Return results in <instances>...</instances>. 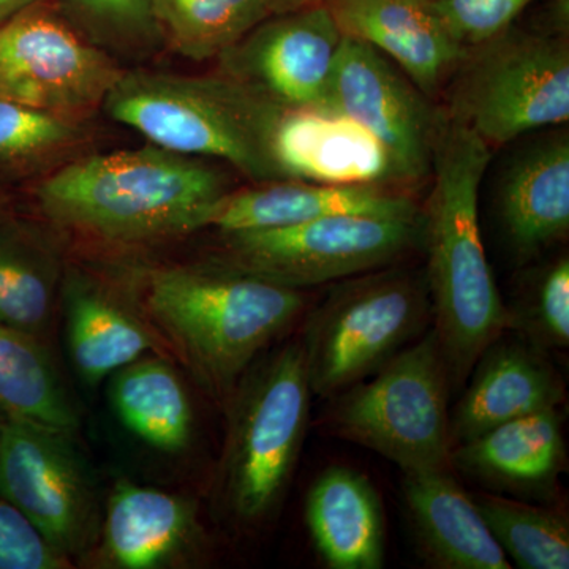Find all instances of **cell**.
Wrapping results in <instances>:
<instances>
[{
	"instance_id": "2",
	"label": "cell",
	"mask_w": 569,
	"mask_h": 569,
	"mask_svg": "<svg viewBox=\"0 0 569 569\" xmlns=\"http://www.w3.org/2000/svg\"><path fill=\"white\" fill-rule=\"evenodd\" d=\"M223 193L219 171L153 144L77 160L36 192L50 219L112 241L200 230L201 216Z\"/></svg>"
},
{
	"instance_id": "10",
	"label": "cell",
	"mask_w": 569,
	"mask_h": 569,
	"mask_svg": "<svg viewBox=\"0 0 569 569\" xmlns=\"http://www.w3.org/2000/svg\"><path fill=\"white\" fill-rule=\"evenodd\" d=\"M122 71L41 2L0 24V99L77 122Z\"/></svg>"
},
{
	"instance_id": "24",
	"label": "cell",
	"mask_w": 569,
	"mask_h": 569,
	"mask_svg": "<svg viewBox=\"0 0 569 569\" xmlns=\"http://www.w3.org/2000/svg\"><path fill=\"white\" fill-rule=\"evenodd\" d=\"M71 361L82 380L97 385L141 359L152 348L151 335L107 296L74 284L67 305Z\"/></svg>"
},
{
	"instance_id": "22",
	"label": "cell",
	"mask_w": 569,
	"mask_h": 569,
	"mask_svg": "<svg viewBox=\"0 0 569 569\" xmlns=\"http://www.w3.org/2000/svg\"><path fill=\"white\" fill-rule=\"evenodd\" d=\"M190 530L192 509L181 498L122 481L108 501L104 548L116 567L159 568Z\"/></svg>"
},
{
	"instance_id": "29",
	"label": "cell",
	"mask_w": 569,
	"mask_h": 569,
	"mask_svg": "<svg viewBox=\"0 0 569 569\" xmlns=\"http://www.w3.org/2000/svg\"><path fill=\"white\" fill-rule=\"evenodd\" d=\"M80 127L70 119L0 99V164H26L66 149Z\"/></svg>"
},
{
	"instance_id": "16",
	"label": "cell",
	"mask_w": 569,
	"mask_h": 569,
	"mask_svg": "<svg viewBox=\"0 0 569 569\" xmlns=\"http://www.w3.org/2000/svg\"><path fill=\"white\" fill-rule=\"evenodd\" d=\"M343 36L366 41L417 84L433 93L468 58L430 0H326Z\"/></svg>"
},
{
	"instance_id": "4",
	"label": "cell",
	"mask_w": 569,
	"mask_h": 569,
	"mask_svg": "<svg viewBox=\"0 0 569 569\" xmlns=\"http://www.w3.org/2000/svg\"><path fill=\"white\" fill-rule=\"evenodd\" d=\"M103 107L167 151L222 159L257 182L284 181L271 149L282 107L228 74L122 73Z\"/></svg>"
},
{
	"instance_id": "33",
	"label": "cell",
	"mask_w": 569,
	"mask_h": 569,
	"mask_svg": "<svg viewBox=\"0 0 569 569\" xmlns=\"http://www.w3.org/2000/svg\"><path fill=\"white\" fill-rule=\"evenodd\" d=\"M93 28L123 41L153 39L159 31L148 0H71Z\"/></svg>"
},
{
	"instance_id": "6",
	"label": "cell",
	"mask_w": 569,
	"mask_h": 569,
	"mask_svg": "<svg viewBox=\"0 0 569 569\" xmlns=\"http://www.w3.org/2000/svg\"><path fill=\"white\" fill-rule=\"evenodd\" d=\"M447 359L433 329L372 376L335 396L326 426L391 460L402 473L449 470Z\"/></svg>"
},
{
	"instance_id": "1",
	"label": "cell",
	"mask_w": 569,
	"mask_h": 569,
	"mask_svg": "<svg viewBox=\"0 0 569 569\" xmlns=\"http://www.w3.org/2000/svg\"><path fill=\"white\" fill-rule=\"evenodd\" d=\"M489 162L488 142L459 119L441 114L422 244L433 331L452 388L470 377L479 356L511 325L479 230V187Z\"/></svg>"
},
{
	"instance_id": "30",
	"label": "cell",
	"mask_w": 569,
	"mask_h": 569,
	"mask_svg": "<svg viewBox=\"0 0 569 569\" xmlns=\"http://www.w3.org/2000/svg\"><path fill=\"white\" fill-rule=\"evenodd\" d=\"M520 329L541 347L569 346V260L556 261L539 280L523 313H511L509 329Z\"/></svg>"
},
{
	"instance_id": "35",
	"label": "cell",
	"mask_w": 569,
	"mask_h": 569,
	"mask_svg": "<svg viewBox=\"0 0 569 569\" xmlns=\"http://www.w3.org/2000/svg\"><path fill=\"white\" fill-rule=\"evenodd\" d=\"M326 0H271L272 13L279 14L284 11L302 9V7L313 6V3H325Z\"/></svg>"
},
{
	"instance_id": "5",
	"label": "cell",
	"mask_w": 569,
	"mask_h": 569,
	"mask_svg": "<svg viewBox=\"0 0 569 569\" xmlns=\"http://www.w3.org/2000/svg\"><path fill=\"white\" fill-rule=\"evenodd\" d=\"M310 395L301 342L277 350L234 388L219 493L239 522H260L279 505L305 441Z\"/></svg>"
},
{
	"instance_id": "27",
	"label": "cell",
	"mask_w": 569,
	"mask_h": 569,
	"mask_svg": "<svg viewBox=\"0 0 569 569\" xmlns=\"http://www.w3.org/2000/svg\"><path fill=\"white\" fill-rule=\"evenodd\" d=\"M471 497L488 523L490 533L508 559L519 568H569L567 516L493 493Z\"/></svg>"
},
{
	"instance_id": "23",
	"label": "cell",
	"mask_w": 569,
	"mask_h": 569,
	"mask_svg": "<svg viewBox=\"0 0 569 569\" xmlns=\"http://www.w3.org/2000/svg\"><path fill=\"white\" fill-rule=\"evenodd\" d=\"M111 400L122 425L149 447L170 455L189 447L192 406L174 370L160 359H138L119 370Z\"/></svg>"
},
{
	"instance_id": "18",
	"label": "cell",
	"mask_w": 569,
	"mask_h": 569,
	"mask_svg": "<svg viewBox=\"0 0 569 569\" xmlns=\"http://www.w3.org/2000/svg\"><path fill=\"white\" fill-rule=\"evenodd\" d=\"M403 500L425 559L440 569H509L507 553L449 470L403 473Z\"/></svg>"
},
{
	"instance_id": "31",
	"label": "cell",
	"mask_w": 569,
	"mask_h": 569,
	"mask_svg": "<svg viewBox=\"0 0 569 569\" xmlns=\"http://www.w3.org/2000/svg\"><path fill=\"white\" fill-rule=\"evenodd\" d=\"M533 0H430L448 32L467 50L507 32Z\"/></svg>"
},
{
	"instance_id": "12",
	"label": "cell",
	"mask_w": 569,
	"mask_h": 569,
	"mask_svg": "<svg viewBox=\"0 0 569 569\" xmlns=\"http://www.w3.org/2000/svg\"><path fill=\"white\" fill-rule=\"evenodd\" d=\"M67 433L7 415L0 437V496L62 557L86 542L92 498Z\"/></svg>"
},
{
	"instance_id": "15",
	"label": "cell",
	"mask_w": 569,
	"mask_h": 569,
	"mask_svg": "<svg viewBox=\"0 0 569 569\" xmlns=\"http://www.w3.org/2000/svg\"><path fill=\"white\" fill-rule=\"evenodd\" d=\"M340 216L415 220L419 219V211L413 200L385 186H323L284 179L223 193L206 209L200 228L236 233Z\"/></svg>"
},
{
	"instance_id": "36",
	"label": "cell",
	"mask_w": 569,
	"mask_h": 569,
	"mask_svg": "<svg viewBox=\"0 0 569 569\" xmlns=\"http://www.w3.org/2000/svg\"><path fill=\"white\" fill-rule=\"evenodd\" d=\"M7 415L3 413L2 408H0V437H2L3 425H6Z\"/></svg>"
},
{
	"instance_id": "8",
	"label": "cell",
	"mask_w": 569,
	"mask_h": 569,
	"mask_svg": "<svg viewBox=\"0 0 569 569\" xmlns=\"http://www.w3.org/2000/svg\"><path fill=\"white\" fill-rule=\"evenodd\" d=\"M223 234L217 264L302 290L387 268L422 242V219L340 216Z\"/></svg>"
},
{
	"instance_id": "17",
	"label": "cell",
	"mask_w": 569,
	"mask_h": 569,
	"mask_svg": "<svg viewBox=\"0 0 569 569\" xmlns=\"http://www.w3.org/2000/svg\"><path fill=\"white\" fill-rule=\"evenodd\" d=\"M470 388L449 418L452 448L492 427L559 408L565 387L538 347L500 339L479 356Z\"/></svg>"
},
{
	"instance_id": "21",
	"label": "cell",
	"mask_w": 569,
	"mask_h": 569,
	"mask_svg": "<svg viewBox=\"0 0 569 569\" xmlns=\"http://www.w3.org/2000/svg\"><path fill=\"white\" fill-rule=\"evenodd\" d=\"M452 467L512 489L548 488L567 466L559 408L511 419L452 448Z\"/></svg>"
},
{
	"instance_id": "7",
	"label": "cell",
	"mask_w": 569,
	"mask_h": 569,
	"mask_svg": "<svg viewBox=\"0 0 569 569\" xmlns=\"http://www.w3.org/2000/svg\"><path fill=\"white\" fill-rule=\"evenodd\" d=\"M430 318L426 277L381 268L339 280L301 340L313 395L328 399L372 376L425 335Z\"/></svg>"
},
{
	"instance_id": "26",
	"label": "cell",
	"mask_w": 569,
	"mask_h": 569,
	"mask_svg": "<svg viewBox=\"0 0 569 569\" xmlns=\"http://www.w3.org/2000/svg\"><path fill=\"white\" fill-rule=\"evenodd\" d=\"M159 31L192 61L222 58L272 13L271 0H148Z\"/></svg>"
},
{
	"instance_id": "19",
	"label": "cell",
	"mask_w": 569,
	"mask_h": 569,
	"mask_svg": "<svg viewBox=\"0 0 569 569\" xmlns=\"http://www.w3.org/2000/svg\"><path fill=\"white\" fill-rule=\"evenodd\" d=\"M306 522L326 567H383V505L376 486L365 475L346 467L325 470L307 493Z\"/></svg>"
},
{
	"instance_id": "14",
	"label": "cell",
	"mask_w": 569,
	"mask_h": 569,
	"mask_svg": "<svg viewBox=\"0 0 569 569\" xmlns=\"http://www.w3.org/2000/svg\"><path fill=\"white\" fill-rule=\"evenodd\" d=\"M271 149L282 179L323 186H385L400 179L372 134L326 107L282 108Z\"/></svg>"
},
{
	"instance_id": "11",
	"label": "cell",
	"mask_w": 569,
	"mask_h": 569,
	"mask_svg": "<svg viewBox=\"0 0 569 569\" xmlns=\"http://www.w3.org/2000/svg\"><path fill=\"white\" fill-rule=\"evenodd\" d=\"M353 119L391 157L400 179L417 181L432 171L441 112L395 62L366 41L343 36L325 100Z\"/></svg>"
},
{
	"instance_id": "9",
	"label": "cell",
	"mask_w": 569,
	"mask_h": 569,
	"mask_svg": "<svg viewBox=\"0 0 569 569\" xmlns=\"http://www.w3.org/2000/svg\"><path fill=\"white\" fill-rule=\"evenodd\" d=\"M456 96L452 118L488 144H505L569 119V48L548 33H508L481 44Z\"/></svg>"
},
{
	"instance_id": "28",
	"label": "cell",
	"mask_w": 569,
	"mask_h": 569,
	"mask_svg": "<svg viewBox=\"0 0 569 569\" xmlns=\"http://www.w3.org/2000/svg\"><path fill=\"white\" fill-rule=\"evenodd\" d=\"M50 269L20 239L0 231V323L36 337L50 320Z\"/></svg>"
},
{
	"instance_id": "34",
	"label": "cell",
	"mask_w": 569,
	"mask_h": 569,
	"mask_svg": "<svg viewBox=\"0 0 569 569\" xmlns=\"http://www.w3.org/2000/svg\"><path fill=\"white\" fill-rule=\"evenodd\" d=\"M41 0H0V24Z\"/></svg>"
},
{
	"instance_id": "3",
	"label": "cell",
	"mask_w": 569,
	"mask_h": 569,
	"mask_svg": "<svg viewBox=\"0 0 569 569\" xmlns=\"http://www.w3.org/2000/svg\"><path fill=\"white\" fill-rule=\"evenodd\" d=\"M144 302L157 328L216 396L230 395L306 306L301 290L217 263L153 269Z\"/></svg>"
},
{
	"instance_id": "25",
	"label": "cell",
	"mask_w": 569,
	"mask_h": 569,
	"mask_svg": "<svg viewBox=\"0 0 569 569\" xmlns=\"http://www.w3.org/2000/svg\"><path fill=\"white\" fill-rule=\"evenodd\" d=\"M0 408L58 432L77 430L78 418L50 356L28 332L0 323Z\"/></svg>"
},
{
	"instance_id": "20",
	"label": "cell",
	"mask_w": 569,
	"mask_h": 569,
	"mask_svg": "<svg viewBox=\"0 0 569 569\" xmlns=\"http://www.w3.org/2000/svg\"><path fill=\"white\" fill-rule=\"evenodd\" d=\"M509 246L529 260L569 231V140L556 134L520 156L500 190Z\"/></svg>"
},
{
	"instance_id": "13",
	"label": "cell",
	"mask_w": 569,
	"mask_h": 569,
	"mask_svg": "<svg viewBox=\"0 0 569 569\" xmlns=\"http://www.w3.org/2000/svg\"><path fill=\"white\" fill-rule=\"evenodd\" d=\"M343 33L326 3L276 14L222 56L228 77L282 108L320 107Z\"/></svg>"
},
{
	"instance_id": "32",
	"label": "cell",
	"mask_w": 569,
	"mask_h": 569,
	"mask_svg": "<svg viewBox=\"0 0 569 569\" xmlns=\"http://www.w3.org/2000/svg\"><path fill=\"white\" fill-rule=\"evenodd\" d=\"M69 560L41 538L9 501H0V569H63Z\"/></svg>"
}]
</instances>
